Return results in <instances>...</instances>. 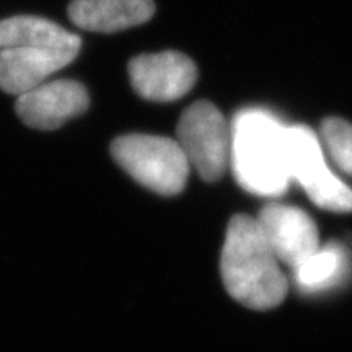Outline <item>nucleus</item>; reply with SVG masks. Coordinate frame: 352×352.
<instances>
[{
	"instance_id": "f257e3e1",
	"label": "nucleus",
	"mask_w": 352,
	"mask_h": 352,
	"mask_svg": "<svg viewBox=\"0 0 352 352\" xmlns=\"http://www.w3.org/2000/svg\"><path fill=\"white\" fill-rule=\"evenodd\" d=\"M220 271L228 294L253 310H271L287 292L279 259L258 220L248 215H235L228 223Z\"/></svg>"
},
{
	"instance_id": "f03ea898",
	"label": "nucleus",
	"mask_w": 352,
	"mask_h": 352,
	"mask_svg": "<svg viewBox=\"0 0 352 352\" xmlns=\"http://www.w3.org/2000/svg\"><path fill=\"white\" fill-rule=\"evenodd\" d=\"M230 165L236 182L258 196H280L289 188L287 126L259 108L243 109L232 124Z\"/></svg>"
},
{
	"instance_id": "7ed1b4c3",
	"label": "nucleus",
	"mask_w": 352,
	"mask_h": 352,
	"mask_svg": "<svg viewBox=\"0 0 352 352\" xmlns=\"http://www.w3.org/2000/svg\"><path fill=\"white\" fill-rule=\"evenodd\" d=\"M109 151L127 175L157 195L175 196L186 186L191 166L178 140L126 134L114 139Z\"/></svg>"
},
{
	"instance_id": "20e7f679",
	"label": "nucleus",
	"mask_w": 352,
	"mask_h": 352,
	"mask_svg": "<svg viewBox=\"0 0 352 352\" xmlns=\"http://www.w3.org/2000/svg\"><path fill=\"white\" fill-rule=\"evenodd\" d=\"M189 166L204 182H217L230 165L232 127L209 101H197L184 109L176 127Z\"/></svg>"
},
{
	"instance_id": "39448f33",
	"label": "nucleus",
	"mask_w": 352,
	"mask_h": 352,
	"mask_svg": "<svg viewBox=\"0 0 352 352\" xmlns=\"http://www.w3.org/2000/svg\"><path fill=\"white\" fill-rule=\"evenodd\" d=\"M290 176L321 209L351 212L352 189L329 170L318 135L307 126L287 127Z\"/></svg>"
},
{
	"instance_id": "423d86ee",
	"label": "nucleus",
	"mask_w": 352,
	"mask_h": 352,
	"mask_svg": "<svg viewBox=\"0 0 352 352\" xmlns=\"http://www.w3.org/2000/svg\"><path fill=\"white\" fill-rule=\"evenodd\" d=\"M127 72L135 94L157 103L183 98L197 78L195 63L176 51L140 54L131 59Z\"/></svg>"
},
{
	"instance_id": "0eeeda50",
	"label": "nucleus",
	"mask_w": 352,
	"mask_h": 352,
	"mask_svg": "<svg viewBox=\"0 0 352 352\" xmlns=\"http://www.w3.org/2000/svg\"><path fill=\"white\" fill-rule=\"evenodd\" d=\"M90 107L85 85L70 78L41 83L16 98L15 111L23 124L39 131H54Z\"/></svg>"
},
{
	"instance_id": "6e6552de",
	"label": "nucleus",
	"mask_w": 352,
	"mask_h": 352,
	"mask_svg": "<svg viewBox=\"0 0 352 352\" xmlns=\"http://www.w3.org/2000/svg\"><path fill=\"white\" fill-rule=\"evenodd\" d=\"M256 220L279 263L294 271L320 250L318 228L302 209L271 204L259 212Z\"/></svg>"
},
{
	"instance_id": "1a4fd4ad",
	"label": "nucleus",
	"mask_w": 352,
	"mask_h": 352,
	"mask_svg": "<svg viewBox=\"0 0 352 352\" xmlns=\"http://www.w3.org/2000/svg\"><path fill=\"white\" fill-rule=\"evenodd\" d=\"M77 47L28 46L0 51V90L23 95L64 69L78 56Z\"/></svg>"
},
{
	"instance_id": "9d476101",
	"label": "nucleus",
	"mask_w": 352,
	"mask_h": 352,
	"mask_svg": "<svg viewBox=\"0 0 352 352\" xmlns=\"http://www.w3.org/2000/svg\"><path fill=\"white\" fill-rule=\"evenodd\" d=\"M67 13L87 32L116 33L151 20L155 6L153 0H72Z\"/></svg>"
},
{
	"instance_id": "9b49d317",
	"label": "nucleus",
	"mask_w": 352,
	"mask_h": 352,
	"mask_svg": "<svg viewBox=\"0 0 352 352\" xmlns=\"http://www.w3.org/2000/svg\"><path fill=\"white\" fill-rule=\"evenodd\" d=\"M28 46H59L80 50L82 38L43 16L19 15L0 20V51Z\"/></svg>"
},
{
	"instance_id": "f8f14e48",
	"label": "nucleus",
	"mask_w": 352,
	"mask_h": 352,
	"mask_svg": "<svg viewBox=\"0 0 352 352\" xmlns=\"http://www.w3.org/2000/svg\"><path fill=\"white\" fill-rule=\"evenodd\" d=\"M344 261V254L340 246L329 245L327 248H320L294 272L302 289L318 290L331 285L342 274Z\"/></svg>"
},
{
	"instance_id": "ddd939ff",
	"label": "nucleus",
	"mask_w": 352,
	"mask_h": 352,
	"mask_svg": "<svg viewBox=\"0 0 352 352\" xmlns=\"http://www.w3.org/2000/svg\"><path fill=\"white\" fill-rule=\"evenodd\" d=\"M321 140L329 157L344 173L352 176V124L341 118H328L321 124Z\"/></svg>"
}]
</instances>
